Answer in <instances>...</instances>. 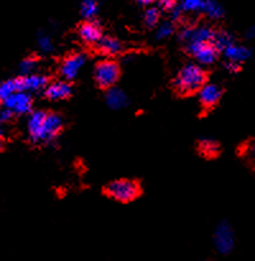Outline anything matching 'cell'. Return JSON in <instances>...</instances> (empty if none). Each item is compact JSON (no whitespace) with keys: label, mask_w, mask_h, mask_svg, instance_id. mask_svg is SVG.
<instances>
[{"label":"cell","mask_w":255,"mask_h":261,"mask_svg":"<svg viewBox=\"0 0 255 261\" xmlns=\"http://www.w3.org/2000/svg\"><path fill=\"white\" fill-rule=\"evenodd\" d=\"M207 81L206 71L195 64H188L178 71L173 86L181 94H190L199 91Z\"/></svg>","instance_id":"cell-1"},{"label":"cell","mask_w":255,"mask_h":261,"mask_svg":"<svg viewBox=\"0 0 255 261\" xmlns=\"http://www.w3.org/2000/svg\"><path fill=\"white\" fill-rule=\"evenodd\" d=\"M106 194L120 203H130L139 196L140 188L135 181L117 180L107 186Z\"/></svg>","instance_id":"cell-2"},{"label":"cell","mask_w":255,"mask_h":261,"mask_svg":"<svg viewBox=\"0 0 255 261\" xmlns=\"http://www.w3.org/2000/svg\"><path fill=\"white\" fill-rule=\"evenodd\" d=\"M120 76V69L115 61H101L94 68V79L101 88L109 89L116 84Z\"/></svg>","instance_id":"cell-3"},{"label":"cell","mask_w":255,"mask_h":261,"mask_svg":"<svg viewBox=\"0 0 255 261\" xmlns=\"http://www.w3.org/2000/svg\"><path fill=\"white\" fill-rule=\"evenodd\" d=\"M213 242L216 250L222 255H227L235 247V233L232 227L227 222H221L217 226L213 234Z\"/></svg>","instance_id":"cell-4"},{"label":"cell","mask_w":255,"mask_h":261,"mask_svg":"<svg viewBox=\"0 0 255 261\" xmlns=\"http://www.w3.org/2000/svg\"><path fill=\"white\" fill-rule=\"evenodd\" d=\"M188 53L201 65H211L217 60L218 50L212 42H190L186 45Z\"/></svg>","instance_id":"cell-5"},{"label":"cell","mask_w":255,"mask_h":261,"mask_svg":"<svg viewBox=\"0 0 255 261\" xmlns=\"http://www.w3.org/2000/svg\"><path fill=\"white\" fill-rule=\"evenodd\" d=\"M3 105L7 109L12 110L17 115H26L32 110V98L28 92L19 91L10 94L7 99L3 101Z\"/></svg>","instance_id":"cell-6"},{"label":"cell","mask_w":255,"mask_h":261,"mask_svg":"<svg viewBox=\"0 0 255 261\" xmlns=\"http://www.w3.org/2000/svg\"><path fill=\"white\" fill-rule=\"evenodd\" d=\"M214 31L207 25L186 27L181 31V40L188 45L190 42H212Z\"/></svg>","instance_id":"cell-7"},{"label":"cell","mask_w":255,"mask_h":261,"mask_svg":"<svg viewBox=\"0 0 255 261\" xmlns=\"http://www.w3.org/2000/svg\"><path fill=\"white\" fill-rule=\"evenodd\" d=\"M86 63V56L83 54H75V55L68 56L63 61L60 66V74L66 81H71L79 74L81 69Z\"/></svg>","instance_id":"cell-8"},{"label":"cell","mask_w":255,"mask_h":261,"mask_svg":"<svg viewBox=\"0 0 255 261\" xmlns=\"http://www.w3.org/2000/svg\"><path fill=\"white\" fill-rule=\"evenodd\" d=\"M46 112L36 111L28 119V134L33 143H46L45 130H43V120Z\"/></svg>","instance_id":"cell-9"},{"label":"cell","mask_w":255,"mask_h":261,"mask_svg":"<svg viewBox=\"0 0 255 261\" xmlns=\"http://www.w3.org/2000/svg\"><path fill=\"white\" fill-rule=\"evenodd\" d=\"M17 91L24 92H40L46 88L47 84V78L43 75H36V74H28L23 75L20 78L14 79Z\"/></svg>","instance_id":"cell-10"},{"label":"cell","mask_w":255,"mask_h":261,"mask_svg":"<svg viewBox=\"0 0 255 261\" xmlns=\"http://www.w3.org/2000/svg\"><path fill=\"white\" fill-rule=\"evenodd\" d=\"M221 97L222 88L218 84L204 83L201 88L199 89V99H200V103L206 109H211V107L216 106L219 102V99H221Z\"/></svg>","instance_id":"cell-11"},{"label":"cell","mask_w":255,"mask_h":261,"mask_svg":"<svg viewBox=\"0 0 255 261\" xmlns=\"http://www.w3.org/2000/svg\"><path fill=\"white\" fill-rule=\"evenodd\" d=\"M79 36H81V38L86 43L94 45V43L98 42L102 37L101 27H99L96 22L87 20L86 23L81 24V27H79Z\"/></svg>","instance_id":"cell-12"},{"label":"cell","mask_w":255,"mask_h":261,"mask_svg":"<svg viewBox=\"0 0 255 261\" xmlns=\"http://www.w3.org/2000/svg\"><path fill=\"white\" fill-rule=\"evenodd\" d=\"M222 54H223L227 60L242 64L244 61L249 60L250 56H251V50L244 45H237V43L232 42L231 45H228L222 51Z\"/></svg>","instance_id":"cell-13"},{"label":"cell","mask_w":255,"mask_h":261,"mask_svg":"<svg viewBox=\"0 0 255 261\" xmlns=\"http://www.w3.org/2000/svg\"><path fill=\"white\" fill-rule=\"evenodd\" d=\"M71 94V86L66 82H55L46 87L45 96L51 101H60L66 99Z\"/></svg>","instance_id":"cell-14"},{"label":"cell","mask_w":255,"mask_h":261,"mask_svg":"<svg viewBox=\"0 0 255 261\" xmlns=\"http://www.w3.org/2000/svg\"><path fill=\"white\" fill-rule=\"evenodd\" d=\"M63 127V119L56 114H46L45 120H43V130H45L46 143L50 142L53 138L60 133Z\"/></svg>","instance_id":"cell-15"},{"label":"cell","mask_w":255,"mask_h":261,"mask_svg":"<svg viewBox=\"0 0 255 261\" xmlns=\"http://www.w3.org/2000/svg\"><path fill=\"white\" fill-rule=\"evenodd\" d=\"M106 102L111 109L120 110L128 105V98L122 91L117 88H109L106 94Z\"/></svg>","instance_id":"cell-16"},{"label":"cell","mask_w":255,"mask_h":261,"mask_svg":"<svg viewBox=\"0 0 255 261\" xmlns=\"http://www.w3.org/2000/svg\"><path fill=\"white\" fill-rule=\"evenodd\" d=\"M98 48L101 53L106 54V55H115V54L120 53L121 50V45L119 41L114 37H101L98 41Z\"/></svg>","instance_id":"cell-17"},{"label":"cell","mask_w":255,"mask_h":261,"mask_svg":"<svg viewBox=\"0 0 255 261\" xmlns=\"http://www.w3.org/2000/svg\"><path fill=\"white\" fill-rule=\"evenodd\" d=\"M232 42H235L234 37L230 35L227 31H214V36L212 38V43L214 45V47L218 50V53H222L224 48L228 45H231Z\"/></svg>","instance_id":"cell-18"},{"label":"cell","mask_w":255,"mask_h":261,"mask_svg":"<svg viewBox=\"0 0 255 261\" xmlns=\"http://www.w3.org/2000/svg\"><path fill=\"white\" fill-rule=\"evenodd\" d=\"M203 12L206 13L208 17L213 18V19H219V18L223 17L224 10L218 3L213 2V0H206L203 7Z\"/></svg>","instance_id":"cell-19"},{"label":"cell","mask_w":255,"mask_h":261,"mask_svg":"<svg viewBox=\"0 0 255 261\" xmlns=\"http://www.w3.org/2000/svg\"><path fill=\"white\" fill-rule=\"evenodd\" d=\"M98 10V3L97 0H83L81 5V13L87 19H92Z\"/></svg>","instance_id":"cell-20"},{"label":"cell","mask_w":255,"mask_h":261,"mask_svg":"<svg viewBox=\"0 0 255 261\" xmlns=\"http://www.w3.org/2000/svg\"><path fill=\"white\" fill-rule=\"evenodd\" d=\"M199 148H200V152L203 153L207 157H213L218 153V144H217L214 140L211 139H203L199 144Z\"/></svg>","instance_id":"cell-21"},{"label":"cell","mask_w":255,"mask_h":261,"mask_svg":"<svg viewBox=\"0 0 255 261\" xmlns=\"http://www.w3.org/2000/svg\"><path fill=\"white\" fill-rule=\"evenodd\" d=\"M17 91V86H15V81H7L0 83V102H3L4 99H7L10 94L15 93Z\"/></svg>","instance_id":"cell-22"},{"label":"cell","mask_w":255,"mask_h":261,"mask_svg":"<svg viewBox=\"0 0 255 261\" xmlns=\"http://www.w3.org/2000/svg\"><path fill=\"white\" fill-rule=\"evenodd\" d=\"M206 0H181V10L185 12H203Z\"/></svg>","instance_id":"cell-23"},{"label":"cell","mask_w":255,"mask_h":261,"mask_svg":"<svg viewBox=\"0 0 255 261\" xmlns=\"http://www.w3.org/2000/svg\"><path fill=\"white\" fill-rule=\"evenodd\" d=\"M160 19V12L156 8H149L144 13V22L148 27H155Z\"/></svg>","instance_id":"cell-24"},{"label":"cell","mask_w":255,"mask_h":261,"mask_svg":"<svg viewBox=\"0 0 255 261\" xmlns=\"http://www.w3.org/2000/svg\"><path fill=\"white\" fill-rule=\"evenodd\" d=\"M36 64H37V60L35 58H27L19 64V70L23 75H28L33 71V69L36 68Z\"/></svg>","instance_id":"cell-25"},{"label":"cell","mask_w":255,"mask_h":261,"mask_svg":"<svg viewBox=\"0 0 255 261\" xmlns=\"http://www.w3.org/2000/svg\"><path fill=\"white\" fill-rule=\"evenodd\" d=\"M172 33H173L172 23H170V22L162 23V24H161L160 27H158L157 38H158V40H163V38L170 37V36L172 35Z\"/></svg>","instance_id":"cell-26"},{"label":"cell","mask_w":255,"mask_h":261,"mask_svg":"<svg viewBox=\"0 0 255 261\" xmlns=\"http://www.w3.org/2000/svg\"><path fill=\"white\" fill-rule=\"evenodd\" d=\"M244 157L249 161L250 163L255 165V139L250 140L244 148Z\"/></svg>","instance_id":"cell-27"},{"label":"cell","mask_w":255,"mask_h":261,"mask_svg":"<svg viewBox=\"0 0 255 261\" xmlns=\"http://www.w3.org/2000/svg\"><path fill=\"white\" fill-rule=\"evenodd\" d=\"M38 46L43 53H50L53 51V42L47 35H38Z\"/></svg>","instance_id":"cell-28"},{"label":"cell","mask_w":255,"mask_h":261,"mask_svg":"<svg viewBox=\"0 0 255 261\" xmlns=\"http://www.w3.org/2000/svg\"><path fill=\"white\" fill-rule=\"evenodd\" d=\"M13 115H14V112H13L12 110L4 107L3 110H0V122L10 121V120L13 119Z\"/></svg>","instance_id":"cell-29"},{"label":"cell","mask_w":255,"mask_h":261,"mask_svg":"<svg viewBox=\"0 0 255 261\" xmlns=\"http://www.w3.org/2000/svg\"><path fill=\"white\" fill-rule=\"evenodd\" d=\"M224 66H226V69L230 71V73H237V71L240 70V68H241V64L236 63V61L227 60L226 64H224Z\"/></svg>","instance_id":"cell-30"},{"label":"cell","mask_w":255,"mask_h":261,"mask_svg":"<svg viewBox=\"0 0 255 261\" xmlns=\"http://www.w3.org/2000/svg\"><path fill=\"white\" fill-rule=\"evenodd\" d=\"M158 4L162 9L171 10L172 8H175V0H158Z\"/></svg>","instance_id":"cell-31"},{"label":"cell","mask_w":255,"mask_h":261,"mask_svg":"<svg viewBox=\"0 0 255 261\" xmlns=\"http://www.w3.org/2000/svg\"><path fill=\"white\" fill-rule=\"evenodd\" d=\"M255 37V27H250L247 28L246 32H245V38L247 40H251V38Z\"/></svg>","instance_id":"cell-32"},{"label":"cell","mask_w":255,"mask_h":261,"mask_svg":"<svg viewBox=\"0 0 255 261\" xmlns=\"http://www.w3.org/2000/svg\"><path fill=\"white\" fill-rule=\"evenodd\" d=\"M138 2L143 5H148V4H150V3L155 2V0H138Z\"/></svg>","instance_id":"cell-33"},{"label":"cell","mask_w":255,"mask_h":261,"mask_svg":"<svg viewBox=\"0 0 255 261\" xmlns=\"http://www.w3.org/2000/svg\"><path fill=\"white\" fill-rule=\"evenodd\" d=\"M3 149V142H2V138H0V152H2Z\"/></svg>","instance_id":"cell-34"},{"label":"cell","mask_w":255,"mask_h":261,"mask_svg":"<svg viewBox=\"0 0 255 261\" xmlns=\"http://www.w3.org/2000/svg\"><path fill=\"white\" fill-rule=\"evenodd\" d=\"M2 135H3V130H2V126H0V138H2Z\"/></svg>","instance_id":"cell-35"}]
</instances>
